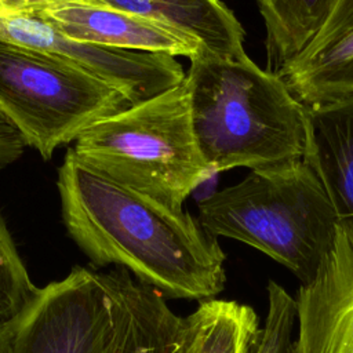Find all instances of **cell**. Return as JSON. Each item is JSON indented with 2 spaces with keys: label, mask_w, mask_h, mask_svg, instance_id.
Segmentation results:
<instances>
[{
  "label": "cell",
  "mask_w": 353,
  "mask_h": 353,
  "mask_svg": "<svg viewBox=\"0 0 353 353\" xmlns=\"http://www.w3.org/2000/svg\"><path fill=\"white\" fill-rule=\"evenodd\" d=\"M266 294V317L252 353H291L296 327L295 296L274 280H269Z\"/></svg>",
  "instance_id": "cell-17"
},
{
  "label": "cell",
  "mask_w": 353,
  "mask_h": 353,
  "mask_svg": "<svg viewBox=\"0 0 353 353\" xmlns=\"http://www.w3.org/2000/svg\"><path fill=\"white\" fill-rule=\"evenodd\" d=\"M331 0H256L266 30L268 70L279 73L314 39Z\"/></svg>",
  "instance_id": "cell-15"
},
{
  "label": "cell",
  "mask_w": 353,
  "mask_h": 353,
  "mask_svg": "<svg viewBox=\"0 0 353 353\" xmlns=\"http://www.w3.org/2000/svg\"><path fill=\"white\" fill-rule=\"evenodd\" d=\"M306 160L321 179L342 225L353 236V94L307 108Z\"/></svg>",
  "instance_id": "cell-12"
},
{
  "label": "cell",
  "mask_w": 353,
  "mask_h": 353,
  "mask_svg": "<svg viewBox=\"0 0 353 353\" xmlns=\"http://www.w3.org/2000/svg\"><path fill=\"white\" fill-rule=\"evenodd\" d=\"M114 303V332L108 353H182L185 317L154 288L128 270L103 272Z\"/></svg>",
  "instance_id": "cell-11"
},
{
  "label": "cell",
  "mask_w": 353,
  "mask_h": 353,
  "mask_svg": "<svg viewBox=\"0 0 353 353\" xmlns=\"http://www.w3.org/2000/svg\"><path fill=\"white\" fill-rule=\"evenodd\" d=\"M68 37L85 43L189 59L207 52L194 39L102 3L70 0L32 10Z\"/></svg>",
  "instance_id": "cell-9"
},
{
  "label": "cell",
  "mask_w": 353,
  "mask_h": 353,
  "mask_svg": "<svg viewBox=\"0 0 353 353\" xmlns=\"http://www.w3.org/2000/svg\"><path fill=\"white\" fill-rule=\"evenodd\" d=\"M0 39L41 51L106 83L128 105L156 97L186 76L175 57L76 40L32 11L0 12Z\"/></svg>",
  "instance_id": "cell-7"
},
{
  "label": "cell",
  "mask_w": 353,
  "mask_h": 353,
  "mask_svg": "<svg viewBox=\"0 0 353 353\" xmlns=\"http://www.w3.org/2000/svg\"><path fill=\"white\" fill-rule=\"evenodd\" d=\"M291 353H353V236L338 223L316 276L295 294Z\"/></svg>",
  "instance_id": "cell-8"
},
{
  "label": "cell",
  "mask_w": 353,
  "mask_h": 353,
  "mask_svg": "<svg viewBox=\"0 0 353 353\" xmlns=\"http://www.w3.org/2000/svg\"><path fill=\"white\" fill-rule=\"evenodd\" d=\"M39 291L0 215V324L14 321Z\"/></svg>",
  "instance_id": "cell-16"
},
{
  "label": "cell",
  "mask_w": 353,
  "mask_h": 353,
  "mask_svg": "<svg viewBox=\"0 0 353 353\" xmlns=\"http://www.w3.org/2000/svg\"><path fill=\"white\" fill-rule=\"evenodd\" d=\"M70 0H0V12L7 11H32L51 4Z\"/></svg>",
  "instance_id": "cell-19"
},
{
  "label": "cell",
  "mask_w": 353,
  "mask_h": 353,
  "mask_svg": "<svg viewBox=\"0 0 353 353\" xmlns=\"http://www.w3.org/2000/svg\"><path fill=\"white\" fill-rule=\"evenodd\" d=\"M125 106L127 99L106 83L41 51L0 39V120L44 160Z\"/></svg>",
  "instance_id": "cell-5"
},
{
  "label": "cell",
  "mask_w": 353,
  "mask_h": 353,
  "mask_svg": "<svg viewBox=\"0 0 353 353\" xmlns=\"http://www.w3.org/2000/svg\"><path fill=\"white\" fill-rule=\"evenodd\" d=\"M259 316L247 303L214 298L185 317L182 353H252Z\"/></svg>",
  "instance_id": "cell-14"
},
{
  "label": "cell",
  "mask_w": 353,
  "mask_h": 353,
  "mask_svg": "<svg viewBox=\"0 0 353 353\" xmlns=\"http://www.w3.org/2000/svg\"><path fill=\"white\" fill-rule=\"evenodd\" d=\"M57 188L68 234L91 265L123 268L164 298L204 302L226 284V255L189 212L130 189L69 149Z\"/></svg>",
  "instance_id": "cell-1"
},
{
  "label": "cell",
  "mask_w": 353,
  "mask_h": 353,
  "mask_svg": "<svg viewBox=\"0 0 353 353\" xmlns=\"http://www.w3.org/2000/svg\"><path fill=\"white\" fill-rule=\"evenodd\" d=\"M15 320L10 321V323L0 324V353H8L10 341H11V336H12Z\"/></svg>",
  "instance_id": "cell-20"
},
{
  "label": "cell",
  "mask_w": 353,
  "mask_h": 353,
  "mask_svg": "<svg viewBox=\"0 0 353 353\" xmlns=\"http://www.w3.org/2000/svg\"><path fill=\"white\" fill-rule=\"evenodd\" d=\"M25 146L19 134L11 125L0 120V168L18 160Z\"/></svg>",
  "instance_id": "cell-18"
},
{
  "label": "cell",
  "mask_w": 353,
  "mask_h": 353,
  "mask_svg": "<svg viewBox=\"0 0 353 353\" xmlns=\"http://www.w3.org/2000/svg\"><path fill=\"white\" fill-rule=\"evenodd\" d=\"M199 222L215 237L244 243L306 284L331 248L335 207L306 159L251 170L199 203Z\"/></svg>",
  "instance_id": "cell-3"
},
{
  "label": "cell",
  "mask_w": 353,
  "mask_h": 353,
  "mask_svg": "<svg viewBox=\"0 0 353 353\" xmlns=\"http://www.w3.org/2000/svg\"><path fill=\"white\" fill-rule=\"evenodd\" d=\"M185 84L194 138L212 174L306 157L307 108L279 73L262 69L247 54L197 55Z\"/></svg>",
  "instance_id": "cell-2"
},
{
  "label": "cell",
  "mask_w": 353,
  "mask_h": 353,
  "mask_svg": "<svg viewBox=\"0 0 353 353\" xmlns=\"http://www.w3.org/2000/svg\"><path fill=\"white\" fill-rule=\"evenodd\" d=\"M102 3L170 26L199 41L210 54L241 57L245 32L221 0H85Z\"/></svg>",
  "instance_id": "cell-13"
},
{
  "label": "cell",
  "mask_w": 353,
  "mask_h": 353,
  "mask_svg": "<svg viewBox=\"0 0 353 353\" xmlns=\"http://www.w3.org/2000/svg\"><path fill=\"white\" fill-rule=\"evenodd\" d=\"M73 152L99 174L174 210L214 174L192 127L185 80L139 103L98 120Z\"/></svg>",
  "instance_id": "cell-4"
},
{
  "label": "cell",
  "mask_w": 353,
  "mask_h": 353,
  "mask_svg": "<svg viewBox=\"0 0 353 353\" xmlns=\"http://www.w3.org/2000/svg\"><path fill=\"white\" fill-rule=\"evenodd\" d=\"M114 303L103 272L74 266L39 288L15 320L8 353H108Z\"/></svg>",
  "instance_id": "cell-6"
},
{
  "label": "cell",
  "mask_w": 353,
  "mask_h": 353,
  "mask_svg": "<svg viewBox=\"0 0 353 353\" xmlns=\"http://www.w3.org/2000/svg\"><path fill=\"white\" fill-rule=\"evenodd\" d=\"M279 74L306 108L353 94V0H331L314 39Z\"/></svg>",
  "instance_id": "cell-10"
}]
</instances>
